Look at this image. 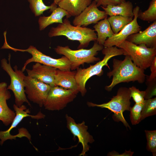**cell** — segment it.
Returning a JSON list of instances; mask_svg holds the SVG:
<instances>
[{"instance_id": "cell-4", "label": "cell", "mask_w": 156, "mask_h": 156, "mask_svg": "<svg viewBox=\"0 0 156 156\" xmlns=\"http://www.w3.org/2000/svg\"><path fill=\"white\" fill-rule=\"evenodd\" d=\"M130 91L126 87H120L118 90L116 95L113 96L110 101L107 103L97 104L88 102L89 107H96L105 108L114 113L112 118L115 121L121 122L127 129L131 127L123 116V113L125 111H130L131 107Z\"/></svg>"}, {"instance_id": "cell-6", "label": "cell", "mask_w": 156, "mask_h": 156, "mask_svg": "<svg viewBox=\"0 0 156 156\" xmlns=\"http://www.w3.org/2000/svg\"><path fill=\"white\" fill-rule=\"evenodd\" d=\"M1 49H10L15 52H27L31 55V57L27 60L24 64L21 70L23 72L25 70L27 65L32 62H38L61 70H70V62L65 56H63L60 58L55 59L43 54L32 45L25 49L14 48L8 44L6 39L5 38L3 45Z\"/></svg>"}, {"instance_id": "cell-2", "label": "cell", "mask_w": 156, "mask_h": 156, "mask_svg": "<svg viewBox=\"0 0 156 156\" xmlns=\"http://www.w3.org/2000/svg\"><path fill=\"white\" fill-rule=\"evenodd\" d=\"M94 29L81 26H75L71 24L68 18L63 20L56 27H52L48 34L50 37L64 36L68 39L79 41V49L87 47L90 42L96 40L97 36Z\"/></svg>"}, {"instance_id": "cell-13", "label": "cell", "mask_w": 156, "mask_h": 156, "mask_svg": "<svg viewBox=\"0 0 156 156\" xmlns=\"http://www.w3.org/2000/svg\"><path fill=\"white\" fill-rule=\"evenodd\" d=\"M140 7L136 6L133 10L134 18L132 21L126 25L119 32L114 34L110 38H107L103 45L104 47L119 46L130 35L137 33L141 29V27L138 24L137 19Z\"/></svg>"}, {"instance_id": "cell-21", "label": "cell", "mask_w": 156, "mask_h": 156, "mask_svg": "<svg viewBox=\"0 0 156 156\" xmlns=\"http://www.w3.org/2000/svg\"><path fill=\"white\" fill-rule=\"evenodd\" d=\"M101 7L107 16L118 15L131 17L134 16L133 5L129 1H126L115 5H108L105 7Z\"/></svg>"}, {"instance_id": "cell-14", "label": "cell", "mask_w": 156, "mask_h": 156, "mask_svg": "<svg viewBox=\"0 0 156 156\" xmlns=\"http://www.w3.org/2000/svg\"><path fill=\"white\" fill-rule=\"evenodd\" d=\"M107 17L104 11L99 9L96 1L94 0L78 15L75 16L73 24L75 26L84 27L92 24H96Z\"/></svg>"}, {"instance_id": "cell-16", "label": "cell", "mask_w": 156, "mask_h": 156, "mask_svg": "<svg viewBox=\"0 0 156 156\" xmlns=\"http://www.w3.org/2000/svg\"><path fill=\"white\" fill-rule=\"evenodd\" d=\"M126 40L136 45L145 44L149 48H156V21L144 30L129 36Z\"/></svg>"}, {"instance_id": "cell-24", "label": "cell", "mask_w": 156, "mask_h": 156, "mask_svg": "<svg viewBox=\"0 0 156 156\" xmlns=\"http://www.w3.org/2000/svg\"><path fill=\"white\" fill-rule=\"evenodd\" d=\"M29 7L35 16H38L42 14L45 11L50 9L52 11L57 7V5L53 2L50 5L47 6L44 3L43 0H27Z\"/></svg>"}, {"instance_id": "cell-28", "label": "cell", "mask_w": 156, "mask_h": 156, "mask_svg": "<svg viewBox=\"0 0 156 156\" xmlns=\"http://www.w3.org/2000/svg\"><path fill=\"white\" fill-rule=\"evenodd\" d=\"M143 104L144 103H135L132 107H131L130 110V117L131 124L133 125H136L141 121V112Z\"/></svg>"}, {"instance_id": "cell-5", "label": "cell", "mask_w": 156, "mask_h": 156, "mask_svg": "<svg viewBox=\"0 0 156 156\" xmlns=\"http://www.w3.org/2000/svg\"><path fill=\"white\" fill-rule=\"evenodd\" d=\"M104 47L94 41L92 47L89 49H81L77 50L71 49L68 46H57L54 49L57 54L63 55L69 60L70 70H74L84 63H90L99 61L100 59L95 57L98 51H101Z\"/></svg>"}, {"instance_id": "cell-22", "label": "cell", "mask_w": 156, "mask_h": 156, "mask_svg": "<svg viewBox=\"0 0 156 156\" xmlns=\"http://www.w3.org/2000/svg\"><path fill=\"white\" fill-rule=\"evenodd\" d=\"M106 17L96 23L93 26L97 32L96 41L99 44L103 45L106 40L112 37L114 34Z\"/></svg>"}, {"instance_id": "cell-15", "label": "cell", "mask_w": 156, "mask_h": 156, "mask_svg": "<svg viewBox=\"0 0 156 156\" xmlns=\"http://www.w3.org/2000/svg\"><path fill=\"white\" fill-rule=\"evenodd\" d=\"M57 69L38 62L32 66L31 69H25L28 76L51 87L56 86L54 83L55 75Z\"/></svg>"}, {"instance_id": "cell-30", "label": "cell", "mask_w": 156, "mask_h": 156, "mask_svg": "<svg viewBox=\"0 0 156 156\" xmlns=\"http://www.w3.org/2000/svg\"><path fill=\"white\" fill-rule=\"evenodd\" d=\"M156 80L148 83V87L146 90L144 96L145 99L151 98L153 96H156Z\"/></svg>"}, {"instance_id": "cell-8", "label": "cell", "mask_w": 156, "mask_h": 156, "mask_svg": "<svg viewBox=\"0 0 156 156\" xmlns=\"http://www.w3.org/2000/svg\"><path fill=\"white\" fill-rule=\"evenodd\" d=\"M118 48L122 49L123 55H129L133 63L144 70L150 67L156 57V48H149L145 44L136 45L126 40Z\"/></svg>"}, {"instance_id": "cell-32", "label": "cell", "mask_w": 156, "mask_h": 156, "mask_svg": "<svg viewBox=\"0 0 156 156\" xmlns=\"http://www.w3.org/2000/svg\"><path fill=\"white\" fill-rule=\"evenodd\" d=\"M151 74L147 78V81L149 83L156 79V57H155L150 66Z\"/></svg>"}, {"instance_id": "cell-19", "label": "cell", "mask_w": 156, "mask_h": 156, "mask_svg": "<svg viewBox=\"0 0 156 156\" xmlns=\"http://www.w3.org/2000/svg\"><path fill=\"white\" fill-rule=\"evenodd\" d=\"M92 2V0H62L57 5L67 11L69 18L78 15Z\"/></svg>"}, {"instance_id": "cell-3", "label": "cell", "mask_w": 156, "mask_h": 156, "mask_svg": "<svg viewBox=\"0 0 156 156\" xmlns=\"http://www.w3.org/2000/svg\"><path fill=\"white\" fill-rule=\"evenodd\" d=\"M104 55L103 59L94 65H90L86 68H78L77 69L75 79L79 92L83 96L86 92V84L88 80L92 77L96 75L101 76L103 73V68L106 66L110 69L108 62L114 56L123 55V50L116 46L104 47L101 50Z\"/></svg>"}, {"instance_id": "cell-7", "label": "cell", "mask_w": 156, "mask_h": 156, "mask_svg": "<svg viewBox=\"0 0 156 156\" xmlns=\"http://www.w3.org/2000/svg\"><path fill=\"white\" fill-rule=\"evenodd\" d=\"M10 58L11 55H10L8 63L5 58L1 60V68L10 78V84L8 86L7 89L11 90L13 93L15 104L16 105L20 107L24 103H26L31 107L25 92L24 78L25 75L21 70H18L16 65L14 67V70L12 69L10 64Z\"/></svg>"}, {"instance_id": "cell-29", "label": "cell", "mask_w": 156, "mask_h": 156, "mask_svg": "<svg viewBox=\"0 0 156 156\" xmlns=\"http://www.w3.org/2000/svg\"><path fill=\"white\" fill-rule=\"evenodd\" d=\"M129 88L130 91L131 97L136 103H144L145 100V91H140L133 86Z\"/></svg>"}, {"instance_id": "cell-23", "label": "cell", "mask_w": 156, "mask_h": 156, "mask_svg": "<svg viewBox=\"0 0 156 156\" xmlns=\"http://www.w3.org/2000/svg\"><path fill=\"white\" fill-rule=\"evenodd\" d=\"M107 19L114 34H116L131 22L133 17L116 15L110 16L107 18Z\"/></svg>"}, {"instance_id": "cell-27", "label": "cell", "mask_w": 156, "mask_h": 156, "mask_svg": "<svg viewBox=\"0 0 156 156\" xmlns=\"http://www.w3.org/2000/svg\"><path fill=\"white\" fill-rule=\"evenodd\" d=\"M147 141L146 149L151 152L153 156L156 155V130H145Z\"/></svg>"}, {"instance_id": "cell-11", "label": "cell", "mask_w": 156, "mask_h": 156, "mask_svg": "<svg viewBox=\"0 0 156 156\" xmlns=\"http://www.w3.org/2000/svg\"><path fill=\"white\" fill-rule=\"evenodd\" d=\"M25 91L27 98L40 107L44 104L51 87L38 80L25 76Z\"/></svg>"}, {"instance_id": "cell-33", "label": "cell", "mask_w": 156, "mask_h": 156, "mask_svg": "<svg viewBox=\"0 0 156 156\" xmlns=\"http://www.w3.org/2000/svg\"><path fill=\"white\" fill-rule=\"evenodd\" d=\"M53 3L58 5V3L62 0H53Z\"/></svg>"}, {"instance_id": "cell-31", "label": "cell", "mask_w": 156, "mask_h": 156, "mask_svg": "<svg viewBox=\"0 0 156 156\" xmlns=\"http://www.w3.org/2000/svg\"><path fill=\"white\" fill-rule=\"evenodd\" d=\"M96 3L97 7L100 6L105 7L108 5H115L126 1L125 0H94Z\"/></svg>"}, {"instance_id": "cell-9", "label": "cell", "mask_w": 156, "mask_h": 156, "mask_svg": "<svg viewBox=\"0 0 156 156\" xmlns=\"http://www.w3.org/2000/svg\"><path fill=\"white\" fill-rule=\"evenodd\" d=\"M13 107L16 115L11 123V125L7 130L5 131H0V144L1 145H2L6 140H15L16 137H25L30 140L31 137L30 134L27 130L23 128L19 129V133L15 135H11L10 132L12 129L16 127L25 118L30 117L32 118L38 120L44 118L45 116V115L40 111L36 115H30L31 112L29 109L27 108L26 106L23 104L18 107L15 104L13 105Z\"/></svg>"}, {"instance_id": "cell-17", "label": "cell", "mask_w": 156, "mask_h": 156, "mask_svg": "<svg viewBox=\"0 0 156 156\" xmlns=\"http://www.w3.org/2000/svg\"><path fill=\"white\" fill-rule=\"evenodd\" d=\"M7 87L6 83L0 82V120L6 126L12 123L16 115L7 104V101L11 97Z\"/></svg>"}, {"instance_id": "cell-12", "label": "cell", "mask_w": 156, "mask_h": 156, "mask_svg": "<svg viewBox=\"0 0 156 156\" xmlns=\"http://www.w3.org/2000/svg\"><path fill=\"white\" fill-rule=\"evenodd\" d=\"M65 118L66 127L73 135V139L77 137L82 146V150L79 155L85 156L86 153L89 150L90 147L88 144L92 143L94 141L92 136L87 131L88 126L85 125L84 121L77 123L74 119L67 114Z\"/></svg>"}, {"instance_id": "cell-20", "label": "cell", "mask_w": 156, "mask_h": 156, "mask_svg": "<svg viewBox=\"0 0 156 156\" xmlns=\"http://www.w3.org/2000/svg\"><path fill=\"white\" fill-rule=\"evenodd\" d=\"M65 16L66 18H68L67 11L60 7H57L52 11L50 16L40 17L38 21L40 30H42L53 23H62L63 18Z\"/></svg>"}, {"instance_id": "cell-10", "label": "cell", "mask_w": 156, "mask_h": 156, "mask_svg": "<svg viewBox=\"0 0 156 156\" xmlns=\"http://www.w3.org/2000/svg\"><path fill=\"white\" fill-rule=\"evenodd\" d=\"M78 93L73 90L58 86L51 87L44 104L45 109L59 111L73 101Z\"/></svg>"}, {"instance_id": "cell-26", "label": "cell", "mask_w": 156, "mask_h": 156, "mask_svg": "<svg viewBox=\"0 0 156 156\" xmlns=\"http://www.w3.org/2000/svg\"><path fill=\"white\" fill-rule=\"evenodd\" d=\"M156 114V97L145 99L141 112V120Z\"/></svg>"}, {"instance_id": "cell-25", "label": "cell", "mask_w": 156, "mask_h": 156, "mask_svg": "<svg viewBox=\"0 0 156 156\" xmlns=\"http://www.w3.org/2000/svg\"><path fill=\"white\" fill-rule=\"evenodd\" d=\"M138 18L148 22L156 21V0H151L147 10L144 12L139 10Z\"/></svg>"}, {"instance_id": "cell-1", "label": "cell", "mask_w": 156, "mask_h": 156, "mask_svg": "<svg viewBox=\"0 0 156 156\" xmlns=\"http://www.w3.org/2000/svg\"><path fill=\"white\" fill-rule=\"evenodd\" d=\"M112 67V70L107 73L109 78L112 77L110 84L105 87L108 91H111L115 86L121 83L137 81L142 83L145 80L144 70L137 66L128 55H125L122 60L114 59Z\"/></svg>"}, {"instance_id": "cell-18", "label": "cell", "mask_w": 156, "mask_h": 156, "mask_svg": "<svg viewBox=\"0 0 156 156\" xmlns=\"http://www.w3.org/2000/svg\"><path fill=\"white\" fill-rule=\"evenodd\" d=\"M76 71H63L57 69L55 75V86L71 90L78 93L79 92L76 81Z\"/></svg>"}]
</instances>
